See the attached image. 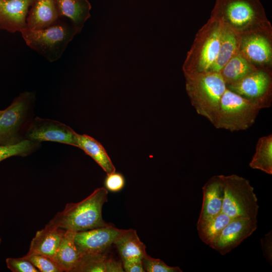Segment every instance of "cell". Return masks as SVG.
I'll use <instances>...</instances> for the list:
<instances>
[{
    "mask_svg": "<svg viewBox=\"0 0 272 272\" xmlns=\"http://www.w3.org/2000/svg\"><path fill=\"white\" fill-rule=\"evenodd\" d=\"M108 193L106 188L99 187L84 199L67 203L46 226L77 232L106 225L108 223L103 219L102 210Z\"/></svg>",
    "mask_w": 272,
    "mask_h": 272,
    "instance_id": "1",
    "label": "cell"
},
{
    "mask_svg": "<svg viewBox=\"0 0 272 272\" xmlns=\"http://www.w3.org/2000/svg\"><path fill=\"white\" fill-rule=\"evenodd\" d=\"M186 88L197 113L215 123L221 99L227 87L220 73L211 72L187 75Z\"/></svg>",
    "mask_w": 272,
    "mask_h": 272,
    "instance_id": "2",
    "label": "cell"
},
{
    "mask_svg": "<svg viewBox=\"0 0 272 272\" xmlns=\"http://www.w3.org/2000/svg\"><path fill=\"white\" fill-rule=\"evenodd\" d=\"M81 31L70 21L60 18L45 28L31 30L27 28L21 33L30 48L53 62L61 56L69 43Z\"/></svg>",
    "mask_w": 272,
    "mask_h": 272,
    "instance_id": "3",
    "label": "cell"
},
{
    "mask_svg": "<svg viewBox=\"0 0 272 272\" xmlns=\"http://www.w3.org/2000/svg\"><path fill=\"white\" fill-rule=\"evenodd\" d=\"M221 178L224 188L222 212L231 219H257L258 199L249 181L236 174L221 175Z\"/></svg>",
    "mask_w": 272,
    "mask_h": 272,
    "instance_id": "4",
    "label": "cell"
},
{
    "mask_svg": "<svg viewBox=\"0 0 272 272\" xmlns=\"http://www.w3.org/2000/svg\"><path fill=\"white\" fill-rule=\"evenodd\" d=\"M260 109L257 105L227 88L221 99L214 126L231 132L246 130L254 124Z\"/></svg>",
    "mask_w": 272,
    "mask_h": 272,
    "instance_id": "5",
    "label": "cell"
},
{
    "mask_svg": "<svg viewBox=\"0 0 272 272\" xmlns=\"http://www.w3.org/2000/svg\"><path fill=\"white\" fill-rule=\"evenodd\" d=\"M35 97L33 92L21 93L3 110L0 117V146L14 145L25 140Z\"/></svg>",
    "mask_w": 272,
    "mask_h": 272,
    "instance_id": "6",
    "label": "cell"
},
{
    "mask_svg": "<svg viewBox=\"0 0 272 272\" xmlns=\"http://www.w3.org/2000/svg\"><path fill=\"white\" fill-rule=\"evenodd\" d=\"M78 133L60 121L38 117L32 119L28 125L24 139L40 142L50 141L78 148Z\"/></svg>",
    "mask_w": 272,
    "mask_h": 272,
    "instance_id": "7",
    "label": "cell"
},
{
    "mask_svg": "<svg viewBox=\"0 0 272 272\" xmlns=\"http://www.w3.org/2000/svg\"><path fill=\"white\" fill-rule=\"evenodd\" d=\"M270 79L267 73L253 71L226 87L262 109L270 106Z\"/></svg>",
    "mask_w": 272,
    "mask_h": 272,
    "instance_id": "8",
    "label": "cell"
},
{
    "mask_svg": "<svg viewBox=\"0 0 272 272\" xmlns=\"http://www.w3.org/2000/svg\"><path fill=\"white\" fill-rule=\"evenodd\" d=\"M257 227V219L232 218L210 247L221 255H225L251 235Z\"/></svg>",
    "mask_w": 272,
    "mask_h": 272,
    "instance_id": "9",
    "label": "cell"
},
{
    "mask_svg": "<svg viewBox=\"0 0 272 272\" xmlns=\"http://www.w3.org/2000/svg\"><path fill=\"white\" fill-rule=\"evenodd\" d=\"M123 229L108 223L91 230L77 232L75 243L84 254H100L107 252Z\"/></svg>",
    "mask_w": 272,
    "mask_h": 272,
    "instance_id": "10",
    "label": "cell"
},
{
    "mask_svg": "<svg viewBox=\"0 0 272 272\" xmlns=\"http://www.w3.org/2000/svg\"><path fill=\"white\" fill-rule=\"evenodd\" d=\"M34 0H0V29L11 33L27 28L26 19Z\"/></svg>",
    "mask_w": 272,
    "mask_h": 272,
    "instance_id": "11",
    "label": "cell"
},
{
    "mask_svg": "<svg viewBox=\"0 0 272 272\" xmlns=\"http://www.w3.org/2000/svg\"><path fill=\"white\" fill-rule=\"evenodd\" d=\"M202 203L196 225L222 212L224 188L221 175L211 177L202 188Z\"/></svg>",
    "mask_w": 272,
    "mask_h": 272,
    "instance_id": "12",
    "label": "cell"
},
{
    "mask_svg": "<svg viewBox=\"0 0 272 272\" xmlns=\"http://www.w3.org/2000/svg\"><path fill=\"white\" fill-rule=\"evenodd\" d=\"M76 233L73 231L64 230L53 258L63 271L75 272L83 255L75 243Z\"/></svg>",
    "mask_w": 272,
    "mask_h": 272,
    "instance_id": "13",
    "label": "cell"
},
{
    "mask_svg": "<svg viewBox=\"0 0 272 272\" xmlns=\"http://www.w3.org/2000/svg\"><path fill=\"white\" fill-rule=\"evenodd\" d=\"M65 230L45 226L37 231L26 255L39 254L53 258Z\"/></svg>",
    "mask_w": 272,
    "mask_h": 272,
    "instance_id": "14",
    "label": "cell"
},
{
    "mask_svg": "<svg viewBox=\"0 0 272 272\" xmlns=\"http://www.w3.org/2000/svg\"><path fill=\"white\" fill-rule=\"evenodd\" d=\"M59 18L54 0H34L27 15V28L31 30L42 29Z\"/></svg>",
    "mask_w": 272,
    "mask_h": 272,
    "instance_id": "15",
    "label": "cell"
},
{
    "mask_svg": "<svg viewBox=\"0 0 272 272\" xmlns=\"http://www.w3.org/2000/svg\"><path fill=\"white\" fill-rule=\"evenodd\" d=\"M122 262L129 260H142L147 255L146 245L141 241L137 231L123 230L113 243Z\"/></svg>",
    "mask_w": 272,
    "mask_h": 272,
    "instance_id": "16",
    "label": "cell"
},
{
    "mask_svg": "<svg viewBox=\"0 0 272 272\" xmlns=\"http://www.w3.org/2000/svg\"><path fill=\"white\" fill-rule=\"evenodd\" d=\"M59 18H66L82 30L90 17L91 5L88 0H54Z\"/></svg>",
    "mask_w": 272,
    "mask_h": 272,
    "instance_id": "17",
    "label": "cell"
},
{
    "mask_svg": "<svg viewBox=\"0 0 272 272\" xmlns=\"http://www.w3.org/2000/svg\"><path fill=\"white\" fill-rule=\"evenodd\" d=\"M122 262L108 257L106 252L84 254L75 272H123Z\"/></svg>",
    "mask_w": 272,
    "mask_h": 272,
    "instance_id": "18",
    "label": "cell"
},
{
    "mask_svg": "<svg viewBox=\"0 0 272 272\" xmlns=\"http://www.w3.org/2000/svg\"><path fill=\"white\" fill-rule=\"evenodd\" d=\"M78 148L90 156L107 174L115 171V168L103 146L87 134L78 135Z\"/></svg>",
    "mask_w": 272,
    "mask_h": 272,
    "instance_id": "19",
    "label": "cell"
},
{
    "mask_svg": "<svg viewBox=\"0 0 272 272\" xmlns=\"http://www.w3.org/2000/svg\"><path fill=\"white\" fill-rule=\"evenodd\" d=\"M250 168L272 174V134L260 138L250 162Z\"/></svg>",
    "mask_w": 272,
    "mask_h": 272,
    "instance_id": "20",
    "label": "cell"
},
{
    "mask_svg": "<svg viewBox=\"0 0 272 272\" xmlns=\"http://www.w3.org/2000/svg\"><path fill=\"white\" fill-rule=\"evenodd\" d=\"M231 220V218L222 212L204 223L196 225L200 239L210 247Z\"/></svg>",
    "mask_w": 272,
    "mask_h": 272,
    "instance_id": "21",
    "label": "cell"
},
{
    "mask_svg": "<svg viewBox=\"0 0 272 272\" xmlns=\"http://www.w3.org/2000/svg\"><path fill=\"white\" fill-rule=\"evenodd\" d=\"M222 30L219 28L213 31L204 44L199 60V73L209 72L215 62L220 50Z\"/></svg>",
    "mask_w": 272,
    "mask_h": 272,
    "instance_id": "22",
    "label": "cell"
},
{
    "mask_svg": "<svg viewBox=\"0 0 272 272\" xmlns=\"http://www.w3.org/2000/svg\"><path fill=\"white\" fill-rule=\"evenodd\" d=\"M243 49L249 59L256 62H266L271 58L270 46L261 36H252L247 39L244 42Z\"/></svg>",
    "mask_w": 272,
    "mask_h": 272,
    "instance_id": "23",
    "label": "cell"
},
{
    "mask_svg": "<svg viewBox=\"0 0 272 272\" xmlns=\"http://www.w3.org/2000/svg\"><path fill=\"white\" fill-rule=\"evenodd\" d=\"M236 49V40L233 33L228 30L222 31L219 53L209 72L220 73L225 64L234 56Z\"/></svg>",
    "mask_w": 272,
    "mask_h": 272,
    "instance_id": "24",
    "label": "cell"
},
{
    "mask_svg": "<svg viewBox=\"0 0 272 272\" xmlns=\"http://www.w3.org/2000/svg\"><path fill=\"white\" fill-rule=\"evenodd\" d=\"M225 12L229 20L234 25H242L250 21L255 11L247 0H230L225 6Z\"/></svg>",
    "mask_w": 272,
    "mask_h": 272,
    "instance_id": "25",
    "label": "cell"
},
{
    "mask_svg": "<svg viewBox=\"0 0 272 272\" xmlns=\"http://www.w3.org/2000/svg\"><path fill=\"white\" fill-rule=\"evenodd\" d=\"M253 72L248 62L241 55L233 56L220 72L226 84L235 82Z\"/></svg>",
    "mask_w": 272,
    "mask_h": 272,
    "instance_id": "26",
    "label": "cell"
},
{
    "mask_svg": "<svg viewBox=\"0 0 272 272\" xmlns=\"http://www.w3.org/2000/svg\"><path fill=\"white\" fill-rule=\"evenodd\" d=\"M39 143L25 140L14 145L0 146V162L13 156H27L38 148Z\"/></svg>",
    "mask_w": 272,
    "mask_h": 272,
    "instance_id": "27",
    "label": "cell"
},
{
    "mask_svg": "<svg viewBox=\"0 0 272 272\" xmlns=\"http://www.w3.org/2000/svg\"><path fill=\"white\" fill-rule=\"evenodd\" d=\"M28 259L40 272H62L63 270L50 257L39 254L25 255Z\"/></svg>",
    "mask_w": 272,
    "mask_h": 272,
    "instance_id": "28",
    "label": "cell"
},
{
    "mask_svg": "<svg viewBox=\"0 0 272 272\" xmlns=\"http://www.w3.org/2000/svg\"><path fill=\"white\" fill-rule=\"evenodd\" d=\"M142 262L145 271L147 272H182L178 266H170L159 258H154L147 255Z\"/></svg>",
    "mask_w": 272,
    "mask_h": 272,
    "instance_id": "29",
    "label": "cell"
},
{
    "mask_svg": "<svg viewBox=\"0 0 272 272\" xmlns=\"http://www.w3.org/2000/svg\"><path fill=\"white\" fill-rule=\"evenodd\" d=\"M8 268L13 272H39V270L25 257H8L6 259Z\"/></svg>",
    "mask_w": 272,
    "mask_h": 272,
    "instance_id": "30",
    "label": "cell"
},
{
    "mask_svg": "<svg viewBox=\"0 0 272 272\" xmlns=\"http://www.w3.org/2000/svg\"><path fill=\"white\" fill-rule=\"evenodd\" d=\"M125 180L122 175L115 171L107 174L105 180L106 188L110 191L117 192L124 186Z\"/></svg>",
    "mask_w": 272,
    "mask_h": 272,
    "instance_id": "31",
    "label": "cell"
},
{
    "mask_svg": "<svg viewBox=\"0 0 272 272\" xmlns=\"http://www.w3.org/2000/svg\"><path fill=\"white\" fill-rule=\"evenodd\" d=\"M271 231L266 233L261 239V248L265 258L271 264L272 262V236Z\"/></svg>",
    "mask_w": 272,
    "mask_h": 272,
    "instance_id": "32",
    "label": "cell"
},
{
    "mask_svg": "<svg viewBox=\"0 0 272 272\" xmlns=\"http://www.w3.org/2000/svg\"><path fill=\"white\" fill-rule=\"evenodd\" d=\"M122 267L126 272H145L142 260H129L122 262Z\"/></svg>",
    "mask_w": 272,
    "mask_h": 272,
    "instance_id": "33",
    "label": "cell"
},
{
    "mask_svg": "<svg viewBox=\"0 0 272 272\" xmlns=\"http://www.w3.org/2000/svg\"><path fill=\"white\" fill-rule=\"evenodd\" d=\"M3 110H0V117H1V115H2V113H3Z\"/></svg>",
    "mask_w": 272,
    "mask_h": 272,
    "instance_id": "34",
    "label": "cell"
},
{
    "mask_svg": "<svg viewBox=\"0 0 272 272\" xmlns=\"http://www.w3.org/2000/svg\"><path fill=\"white\" fill-rule=\"evenodd\" d=\"M1 238H0V244H1Z\"/></svg>",
    "mask_w": 272,
    "mask_h": 272,
    "instance_id": "35",
    "label": "cell"
}]
</instances>
